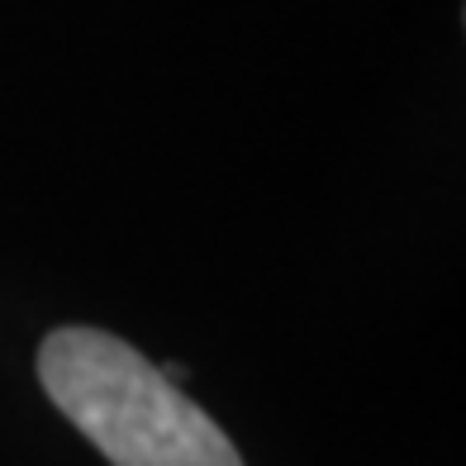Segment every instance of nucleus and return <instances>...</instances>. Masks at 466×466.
Segmentation results:
<instances>
[{"mask_svg": "<svg viewBox=\"0 0 466 466\" xmlns=\"http://www.w3.org/2000/svg\"><path fill=\"white\" fill-rule=\"evenodd\" d=\"M38 380L110 466H243L219 423L115 333L53 329Z\"/></svg>", "mask_w": 466, "mask_h": 466, "instance_id": "f257e3e1", "label": "nucleus"}]
</instances>
